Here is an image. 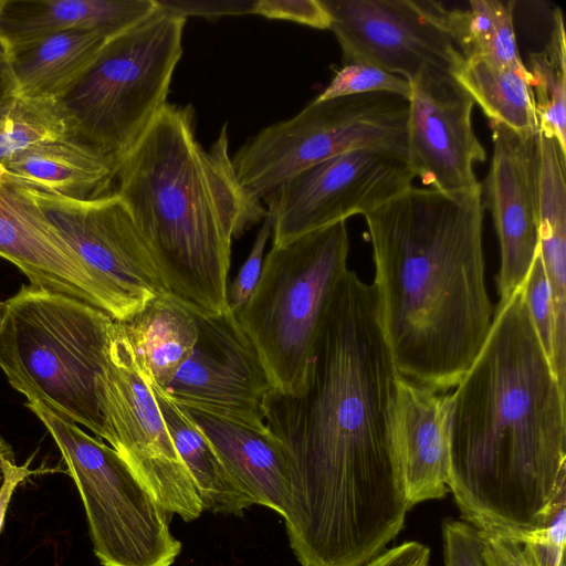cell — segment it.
Returning a JSON list of instances; mask_svg holds the SVG:
<instances>
[{
	"instance_id": "obj_1",
	"label": "cell",
	"mask_w": 566,
	"mask_h": 566,
	"mask_svg": "<svg viewBox=\"0 0 566 566\" xmlns=\"http://www.w3.org/2000/svg\"><path fill=\"white\" fill-rule=\"evenodd\" d=\"M400 376L375 289L348 270L325 314L305 388L272 389L262 402L289 463L283 518L300 566H364L403 528L410 509L394 436Z\"/></svg>"
},
{
	"instance_id": "obj_2",
	"label": "cell",
	"mask_w": 566,
	"mask_h": 566,
	"mask_svg": "<svg viewBox=\"0 0 566 566\" xmlns=\"http://www.w3.org/2000/svg\"><path fill=\"white\" fill-rule=\"evenodd\" d=\"M453 389L448 488L462 521L491 533L545 524L566 503L565 390L522 286Z\"/></svg>"
},
{
	"instance_id": "obj_3",
	"label": "cell",
	"mask_w": 566,
	"mask_h": 566,
	"mask_svg": "<svg viewBox=\"0 0 566 566\" xmlns=\"http://www.w3.org/2000/svg\"><path fill=\"white\" fill-rule=\"evenodd\" d=\"M483 214L481 186L455 192L411 186L364 216L396 368L438 392L459 384L492 325Z\"/></svg>"
},
{
	"instance_id": "obj_4",
	"label": "cell",
	"mask_w": 566,
	"mask_h": 566,
	"mask_svg": "<svg viewBox=\"0 0 566 566\" xmlns=\"http://www.w3.org/2000/svg\"><path fill=\"white\" fill-rule=\"evenodd\" d=\"M191 105L167 103L115 166L114 189L128 207L169 295L197 315L228 310L231 245L265 209L237 179L224 124L207 150Z\"/></svg>"
},
{
	"instance_id": "obj_5",
	"label": "cell",
	"mask_w": 566,
	"mask_h": 566,
	"mask_svg": "<svg viewBox=\"0 0 566 566\" xmlns=\"http://www.w3.org/2000/svg\"><path fill=\"white\" fill-rule=\"evenodd\" d=\"M115 322L78 298L22 285L0 303V369L28 402L105 440L97 377Z\"/></svg>"
},
{
	"instance_id": "obj_6",
	"label": "cell",
	"mask_w": 566,
	"mask_h": 566,
	"mask_svg": "<svg viewBox=\"0 0 566 566\" xmlns=\"http://www.w3.org/2000/svg\"><path fill=\"white\" fill-rule=\"evenodd\" d=\"M346 221L272 245L238 319L272 385L298 394L306 385L325 314L347 269Z\"/></svg>"
},
{
	"instance_id": "obj_7",
	"label": "cell",
	"mask_w": 566,
	"mask_h": 566,
	"mask_svg": "<svg viewBox=\"0 0 566 566\" xmlns=\"http://www.w3.org/2000/svg\"><path fill=\"white\" fill-rule=\"evenodd\" d=\"M185 22V17L158 6L148 18L107 40L57 101L72 135L115 166L167 104L182 55Z\"/></svg>"
},
{
	"instance_id": "obj_8",
	"label": "cell",
	"mask_w": 566,
	"mask_h": 566,
	"mask_svg": "<svg viewBox=\"0 0 566 566\" xmlns=\"http://www.w3.org/2000/svg\"><path fill=\"white\" fill-rule=\"evenodd\" d=\"M27 407L45 427L84 505L93 552L102 566H171L181 543L169 513L119 454L38 402Z\"/></svg>"
},
{
	"instance_id": "obj_9",
	"label": "cell",
	"mask_w": 566,
	"mask_h": 566,
	"mask_svg": "<svg viewBox=\"0 0 566 566\" xmlns=\"http://www.w3.org/2000/svg\"><path fill=\"white\" fill-rule=\"evenodd\" d=\"M408 98L390 93L314 99L262 128L231 157L240 187L260 203L287 178L343 153L376 149L408 159Z\"/></svg>"
},
{
	"instance_id": "obj_10",
	"label": "cell",
	"mask_w": 566,
	"mask_h": 566,
	"mask_svg": "<svg viewBox=\"0 0 566 566\" xmlns=\"http://www.w3.org/2000/svg\"><path fill=\"white\" fill-rule=\"evenodd\" d=\"M97 396L105 440L169 514L186 522L198 518L203 509L196 486L120 322L112 331Z\"/></svg>"
},
{
	"instance_id": "obj_11",
	"label": "cell",
	"mask_w": 566,
	"mask_h": 566,
	"mask_svg": "<svg viewBox=\"0 0 566 566\" xmlns=\"http://www.w3.org/2000/svg\"><path fill=\"white\" fill-rule=\"evenodd\" d=\"M408 159L356 149L293 175L264 196L273 244L286 243L355 214H367L412 186Z\"/></svg>"
},
{
	"instance_id": "obj_12",
	"label": "cell",
	"mask_w": 566,
	"mask_h": 566,
	"mask_svg": "<svg viewBox=\"0 0 566 566\" xmlns=\"http://www.w3.org/2000/svg\"><path fill=\"white\" fill-rule=\"evenodd\" d=\"M85 266L107 290L123 322L149 302L169 295L128 207L114 191L75 200L29 189Z\"/></svg>"
},
{
	"instance_id": "obj_13",
	"label": "cell",
	"mask_w": 566,
	"mask_h": 566,
	"mask_svg": "<svg viewBox=\"0 0 566 566\" xmlns=\"http://www.w3.org/2000/svg\"><path fill=\"white\" fill-rule=\"evenodd\" d=\"M344 63L365 62L410 81L427 66L454 73L464 62L450 10L429 0H321Z\"/></svg>"
},
{
	"instance_id": "obj_14",
	"label": "cell",
	"mask_w": 566,
	"mask_h": 566,
	"mask_svg": "<svg viewBox=\"0 0 566 566\" xmlns=\"http://www.w3.org/2000/svg\"><path fill=\"white\" fill-rule=\"evenodd\" d=\"M408 160L427 188L444 192L481 186L474 165L486 160L472 125L474 102L452 73L427 66L410 81Z\"/></svg>"
},
{
	"instance_id": "obj_15",
	"label": "cell",
	"mask_w": 566,
	"mask_h": 566,
	"mask_svg": "<svg viewBox=\"0 0 566 566\" xmlns=\"http://www.w3.org/2000/svg\"><path fill=\"white\" fill-rule=\"evenodd\" d=\"M196 316L192 353L165 392L179 405L265 428L262 402L273 388L238 316L229 310Z\"/></svg>"
},
{
	"instance_id": "obj_16",
	"label": "cell",
	"mask_w": 566,
	"mask_h": 566,
	"mask_svg": "<svg viewBox=\"0 0 566 566\" xmlns=\"http://www.w3.org/2000/svg\"><path fill=\"white\" fill-rule=\"evenodd\" d=\"M489 125L492 157L481 184L482 205L499 239L496 286L500 301H505L523 285L538 252L539 142L538 133Z\"/></svg>"
},
{
	"instance_id": "obj_17",
	"label": "cell",
	"mask_w": 566,
	"mask_h": 566,
	"mask_svg": "<svg viewBox=\"0 0 566 566\" xmlns=\"http://www.w3.org/2000/svg\"><path fill=\"white\" fill-rule=\"evenodd\" d=\"M0 256L14 264L30 285L78 298L123 322L112 295L66 243L30 190L2 176Z\"/></svg>"
},
{
	"instance_id": "obj_18",
	"label": "cell",
	"mask_w": 566,
	"mask_h": 566,
	"mask_svg": "<svg viewBox=\"0 0 566 566\" xmlns=\"http://www.w3.org/2000/svg\"><path fill=\"white\" fill-rule=\"evenodd\" d=\"M451 398L402 376L394 436L409 509L449 492Z\"/></svg>"
},
{
	"instance_id": "obj_19",
	"label": "cell",
	"mask_w": 566,
	"mask_h": 566,
	"mask_svg": "<svg viewBox=\"0 0 566 566\" xmlns=\"http://www.w3.org/2000/svg\"><path fill=\"white\" fill-rule=\"evenodd\" d=\"M179 407L205 434L253 504L284 516L290 499L289 463L282 444L270 430L193 406Z\"/></svg>"
},
{
	"instance_id": "obj_20",
	"label": "cell",
	"mask_w": 566,
	"mask_h": 566,
	"mask_svg": "<svg viewBox=\"0 0 566 566\" xmlns=\"http://www.w3.org/2000/svg\"><path fill=\"white\" fill-rule=\"evenodd\" d=\"M158 9L156 0H0V39L10 51L72 30L116 36Z\"/></svg>"
},
{
	"instance_id": "obj_21",
	"label": "cell",
	"mask_w": 566,
	"mask_h": 566,
	"mask_svg": "<svg viewBox=\"0 0 566 566\" xmlns=\"http://www.w3.org/2000/svg\"><path fill=\"white\" fill-rule=\"evenodd\" d=\"M0 176L27 189L91 200L113 191L115 165L70 135L24 150L0 165Z\"/></svg>"
},
{
	"instance_id": "obj_22",
	"label": "cell",
	"mask_w": 566,
	"mask_h": 566,
	"mask_svg": "<svg viewBox=\"0 0 566 566\" xmlns=\"http://www.w3.org/2000/svg\"><path fill=\"white\" fill-rule=\"evenodd\" d=\"M111 38L99 30L72 29L10 51L7 62L15 93L59 101Z\"/></svg>"
},
{
	"instance_id": "obj_23",
	"label": "cell",
	"mask_w": 566,
	"mask_h": 566,
	"mask_svg": "<svg viewBox=\"0 0 566 566\" xmlns=\"http://www.w3.org/2000/svg\"><path fill=\"white\" fill-rule=\"evenodd\" d=\"M144 371L174 447L196 486L202 509L213 514L241 516L254 505L250 496L226 469L200 429L145 368Z\"/></svg>"
},
{
	"instance_id": "obj_24",
	"label": "cell",
	"mask_w": 566,
	"mask_h": 566,
	"mask_svg": "<svg viewBox=\"0 0 566 566\" xmlns=\"http://www.w3.org/2000/svg\"><path fill=\"white\" fill-rule=\"evenodd\" d=\"M123 325L138 361L165 389L192 353L198 336L196 314L167 294Z\"/></svg>"
},
{
	"instance_id": "obj_25",
	"label": "cell",
	"mask_w": 566,
	"mask_h": 566,
	"mask_svg": "<svg viewBox=\"0 0 566 566\" xmlns=\"http://www.w3.org/2000/svg\"><path fill=\"white\" fill-rule=\"evenodd\" d=\"M453 76L480 106L489 123L502 124L521 134L538 133L528 70L464 60Z\"/></svg>"
},
{
	"instance_id": "obj_26",
	"label": "cell",
	"mask_w": 566,
	"mask_h": 566,
	"mask_svg": "<svg viewBox=\"0 0 566 566\" xmlns=\"http://www.w3.org/2000/svg\"><path fill=\"white\" fill-rule=\"evenodd\" d=\"M514 4V1L471 0L467 10H450V30L465 61L527 70L517 49Z\"/></svg>"
},
{
	"instance_id": "obj_27",
	"label": "cell",
	"mask_w": 566,
	"mask_h": 566,
	"mask_svg": "<svg viewBox=\"0 0 566 566\" xmlns=\"http://www.w3.org/2000/svg\"><path fill=\"white\" fill-rule=\"evenodd\" d=\"M546 46L530 54L531 80L538 133L553 137L566 153V42L563 13L556 8Z\"/></svg>"
},
{
	"instance_id": "obj_28",
	"label": "cell",
	"mask_w": 566,
	"mask_h": 566,
	"mask_svg": "<svg viewBox=\"0 0 566 566\" xmlns=\"http://www.w3.org/2000/svg\"><path fill=\"white\" fill-rule=\"evenodd\" d=\"M70 135L56 99L14 93L0 104V165L33 146Z\"/></svg>"
},
{
	"instance_id": "obj_29",
	"label": "cell",
	"mask_w": 566,
	"mask_h": 566,
	"mask_svg": "<svg viewBox=\"0 0 566 566\" xmlns=\"http://www.w3.org/2000/svg\"><path fill=\"white\" fill-rule=\"evenodd\" d=\"M367 93H390L408 98L411 86L405 77L375 65L359 61L348 62L344 63L315 99L325 101Z\"/></svg>"
},
{
	"instance_id": "obj_30",
	"label": "cell",
	"mask_w": 566,
	"mask_h": 566,
	"mask_svg": "<svg viewBox=\"0 0 566 566\" xmlns=\"http://www.w3.org/2000/svg\"><path fill=\"white\" fill-rule=\"evenodd\" d=\"M566 503L559 505L545 524L532 528L497 532L520 544L530 566H564Z\"/></svg>"
},
{
	"instance_id": "obj_31",
	"label": "cell",
	"mask_w": 566,
	"mask_h": 566,
	"mask_svg": "<svg viewBox=\"0 0 566 566\" xmlns=\"http://www.w3.org/2000/svg\"><path fill=\"white\" fill-rule=\"evenodd\" d=\"M522 290L537 337L556 375L555 329L551 291L538 252L522 285Z\"/></svg>"
},
{
	"instance_id": "obj_32",
	"label": "cell",
	"mask_w": 566,
	"mask_h": 566,
	"mask_svg": "<svg viewBox=\"0 0 566 566\" xmlns=\"http://www.w3.org/2000/svg\"><path fill=\"white\" fill-rule=\"evenodd\" d=\"M272 234V222L265 214L261 228L249 253V256L240 268L234 281L228 285V310L238 316L253 294L262 273L263 253Z\"/></svg>"
},
{
	"instance_id": "obj_33",
	"label": "cell",
	"mask_w": 566,
	"mask_h": 566,
	"mask_svg": "<svg viewBox=\"0 0 566 566\" xmlns=\"http://www.w3.org/2000/svg\"><path fill=\"white\" fill-rule=\"evenodd\" d=\"M442 552L444 566H484L480 531L464 521L442 522Z\"/></svg>"
},
{
	"instance_id": "obj_34",
	"label": "cell",
	"mask_w": 566,
	"mask_h": 566,
	"mask_svg": "<svg viewBox=\"0 0 566 566\" xmlns=\"http://www.w3.org/2000/svg\"><path fill=\"white\" fill-rule=\"evenodd\" d=\"M252 13L319 30L329 29L331 25V17L321 0H255Z\"/></svg>"
},
{
	"instance_id": "obj_35",
	"label": "cell",
	"mask_w": 566,
	"mask_h": 566,
	"mask_svg": "<svg viewBox=\"0 0 566 566\" xmlns=\"http://www.w3.org/2000/svg\"><path fill=\"white\" fill-rule=\"evenodd\" d=\"M165 10L187 18L202 15L206 18L252 13L255 0L243 1H166L156 0Z\"/></svg>"
},
{
	"instance_id": "obj_36",
	"label": "cell",
	"mask_w": 566,
	"mask_h": 566,
	"mask_svg": "<svg viewBox=\"0 0 566 566\" xmlns=\"http://www.w3.org/2000/svg\"><path fill=\"white\" fill-rule=\"evenodd\" d=\"M484 566H530L515 541L491 532L480 531Z\"/></svg>"
},
{
	"instance_id": "obj_37",
	"label": "cell",
	"mask_w": 566,
	"mask_h": 566,
	"mask_svg": "<svg viewBox=\"0 0 566 566\" xmlns=\"http://www.w3.org/2000/svg\"><path fill=\"white\" fill-rule=\"evenodd\" d=\"M430 549L417 541L386 548L364 566H429Z\"/></svg>"
},
{
	"instance_id": "obj_38",
	"label": "cell",
	"mask_w": 566,
	"mask_h": 566,
	"mask_svg": "<svg viewBox=\"0 0 566 566\" xmlns=\"http://www.w3.org/2000/svg\"><path fill=\"white\" fill-rule=\"evenodd\" d=\"M33 473L35 471L30 469V461L19 465L15 463L13 454L4 459L3 476L0 484V534L15 489Z\"/></svg>"
},
{
	"instance_id": "obj_39",
	"label": "cell",
	"mask_w": 566,
	"mask_h": 566,
	"mask_svg": "<svg viewBox=\"0 0 566 566\" xmlns=\"http://www.w3.org/2000/svg\"><path fill=\"white\" fill-rule=\"evenodd\" d=\"M15 93L8 62L0 63V104Z\"/></svg>"
},
{
	"instance_id": "obj_40",
	"label": "cell",
	"mask_w": 566,
	"mask_h": 566,
	"mask_svg": "<svg viewBox=\"0 0 566 566\" xmlns=\"http://www.w3.org/2000/svg\"><path fill=\"white\" fill-rule=\"evenodd\" d=\"M10 454H13L11 447L0 438V484L3 476V461Z\"/></svg>"
},
{
	"instance_id": "obj_41",
	"label": "cell",
	"mask_w": 566,
	"mask_h": 566,
	"mask_svg": "<svg viewBox=\"0 0 566 566\" xmlns=\"http://www.w3.org/2000/svg\"><path fill=\"white\" fill-rule=\"evenodd\" d=\"M8 61V52L6 50L4 44L2 43L0 39V63Z\"/></svg>"
}]
</instances>
